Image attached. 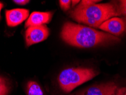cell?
I'll list each match as a JSON object with an SVG mask.
<instances>
[{"label":"cell","instance_id":"cell-6","mask_svg":"<svg viewBox=\"0 0 126 95\" xmlns=\"http://www.w3.org/2000/svg\"><path fill=\"white\" fill-rule=\"evenodd\" d=\"M99 29L114 36H117L122 34L126 31V23L121 18L112 17L103 22Z\"/></svg>","mask_w":126,"mask_h":95},{"label":"cell","instance_id":"cell-1","mask_svg":"<svg viewBox=\"0 0 126 95\" xmlns=\"http://www.w3.org/2000/svg\"><path fill=\"white\" fill-rule=\"evenodd\" d=\"M60 35L65 42L79 48L95 47L120 40L117 37L109 33L70 22L64 24Z\"/></svg>","mask_w":126,"mask_h":95},{"label":"cell","instance_id":"cell-9","mask_svg":"<svg viewBox=\"0 0 126 95\" xmlns=\"http://www.w3.org/2000/svg\"><path fill=\"white\" fill-rule=\"evenodd\" d=\"M27 95H44L41 87L36 81H30L27 85Z\"/></svg>","mask_w":126,"mask_h":95},{"label":"cell","instance_id":"cell-10","mask_svg":"<svg viewBox=\"0 0 126 95\" xmlns=\"http://www.w3.org/2000/svg\"><path fill=\"white\" fill-rule=\"evenodd\" d=\"M10 89V84L7 80L0 76V95H7Z\"/></svg>","mask_w":126,"mask_h":95},{"label":"cell","instance_id":"cell-2","mask_svg":"<svg viewBox=\"0 0 126 95\" xmlns=\"http://www.w3.org/2000/svg\"><path fill=\"white\" fill-rule=\"evenodd\" d=\"M120 15L119 7L114 2L85 5L80 1L71 12L70 17L79 23L99 28L107 20Z\"/></svg>","mask_w":126,"mask_h":95},{"label":"cell","instance_id":"cell-7","mask_svg":"<svg viewBox=\"0 0 126 95\" xmlns=\"http://www.w3.org/2000/svg\"><path fill=\"white\" fill-rule=\"evenodd\" d=\"M7 25L10 27L19 25L28 18L29 10L25 9H14L5 12Z\"/></svg>","mask_w":126,"mask_h":95},{"label":"cell","instance_id":"cell-15","mask_svg":"<svg viewBox=\"0 0 126 95\" xmlns=\"http://www.w3.org/2000/svg\"><path fill=\"white\" fill-rule=\"evenodd\" d=\"M79 2H80V1H75V0H73V1H72V6H75L76 5L77 6V3H79Z\"/></svg>","mask_w":126,"mask_h":95},{"label":"cell","instance_id":"cell-8","mask_svg":"<svg viewBox=\"0 0 126 95\" xmlns=\"http://www.w3.org/2000/svg\"><path fill=\"white\" fill-rule=\"evenodd\" d=\"M53 13L51 12H34L31 14L25 23L26 27L44 25L49 23L52 17Z\"/></svg>","mask_w":126,"mask_h":95},{"label":"cell","instance_id":"cell-16","mask_svg":"<svg viewBox=\"0 0 126 95\" xmlns=\"http://www.w3.org/2000/svg\"><path fill=\"white\" fill-rule=\"evenodd\" d=\"M3 7V3L0 2V18H1V11Z\"/></svg>","mask_w":126,"mask_h":95},{"label":"cell","instance_id":"cell-4","mask_svg":"<svg viewBox=\"0 0 126 95\" xmlns=\"http://www.w3.org/2000/svg\"><path fill=\"white\" fill-rule=\"evenodd\" d=\"M49 35V31L46 25L35 26L27 28L25 33L26 46L29 47L45 40Z\"/></svg>","mask_w":126,"mask_h":95},{"label":"cell","instance_id":"cell-14","mask_svg":"<svg viewBox=\"0 0 126 95\" xmlns=\"http://www.w3.org/2000/svg\"><path fill=\"white\" fill-rule=\"evenodd\" d=\"M13 2L14 3H16V4L24 5L27 4V3H29V1H26V0H14Z\"/></svg>","mask_w":126,"mask_h":95},{"label":"cell","instance_id":"cell-13","mask_svg":"<svg viewBox=\"0 0 126 95\" xmlns=\"http://www.w3.org/2000/svg\"><path fill=\"white\" fill-rule=\"evenodd\" d=\"M116 95H126V87L118 88L116 91Z\"/></svg>","mask_w":126,"mask_h":95},{"label":"cell","instance_id":"cell-3","mask_svg":"<svg viewBox=\"0 0 126 95\" xmlns=\"http://www.w3.org/2000/svg\"><path fill=\"white\" fill-rule=\"evenodd\" d=\"M97 75L98 72L92 68H67L62 71L59 75V84L63 91L69 93L79 85L93 79Z\"/></svg>","mask_w":126,"mask_h":95},{"label":"cell","instance_id":"cell-12","mask_svg":"<svg viewBox=\"0 0 126 95\" xmlns=\"http://www.w3.org/2000/svg\"><path fill=\"white\" fill-rule=\"evenodd\" d=\"M119 10L120 14H123L126 17V0L120 1Z\"/></svg>","mask_w":126,"mask_h":95},{"label":"cell","instance_id":"cell-5","mask_svg":"<svg viewBox=\"0 0 126 95\" xmlns=\"http://www.w3.org/2000/svg\"><path fill=\"white\" fill-rule=\"evenodd\" d=\"M118 89L114 82L94 85L77 92L75 95H116Z\"/></svg>","mask_w":126,"mask_h":95},{"label":"cell","instance_id":"cell-11","mask_svg":"<svg viewBox=\"0 0 126 95\" xmlns=\"http://www.w3.org/2000/svg\"><path fill=\"white\" fill-rule=\"evenodd\" d=\"M71 3L72 1H70V0H60V1H59L60 7L64 11L69 10Z\"/></svg>","mask_w":126,"mask_h":95}]
</instances>
